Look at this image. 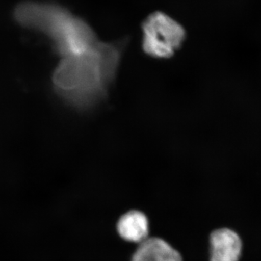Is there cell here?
Instances as JSON below:
<instances>
[{
    "instance_id": "3957f363",
    "label": "cell",
    "mask_w": 261,
    "mask_h": 261,
    "mask_svg": "<svg viewBox=\"0 0 261 261\" xmlns=\"http://www.w3.org/2000/svg\"><path fill=\"white\" fill-rule=\"evenodd\" d=\"M186 39V32L172 17L154 12L142 25V49L156 59H168L174 56Z\"/></svg>"
},
{
    "instance_id": "7a4b0ae2",
    "label": "cell",
    "mask_w": 261,
    "mask_h": 261,
    "mask_svg": "<svg viewBox=\"0 0 261 261\" xmlns=\"http://www.w3.org/2000/svg\"><path fill=\"white\" fill-rule=\"evenodd\" d=\"M14 17L22 27L47 36L62 58L87 51L99 41L87 22L58 5L23 2L15 8Z\"/></svg>"
},
{
    "instance_id": "277c9868",
    "label": "cell",
    "mask_w": 261,
    "mask_h": 261,
    "mask_svg": "<svg viewBox=\"0 0 261 261\" xmlns=\"http://www.w3.org/2000/svg\"><path fill=\"white\" fill-rule=\"evenodd\" d=\"M243 242L238 233L229 228L216 230L211 235V261H239Z\"/></svg>"
},
{
    "instance_id": "6da1fadb",
    "label": "cell",
    "mask_w": 261,
    "mask_h": 261,
    "mask_svg": "<svg viewBox=\"0 0 261 261\" xmlns=\"http://www.w3.org/2000/svg\"><path fill=\"white\" fill-rule=\"evenodd\" d=\"M126 43L99 40L87 51L62 58L51 78L55 93L78 111L102 102L116 80Z\"/></svg>"
},
{
    "instance_id": "8992f818",
    "label": "cell",
    "mask_w": 261,
    "mask_h": 261,
    "mask_svg": "<svg viewBox=\"0 0 261 261\" xmlns=\"http://www.w3.org/2000/svg\"><path fill=\"white\" fill-rule=\"evenodd\" d=\"M117 228L122 238L127 241L141 243L148 236V220L143 213L130 211L121 216Z\"/></svg>"
},
{
    "instance_id": "5b68a950",
    "label": "cell",
    "mask_w": 261,
    "mask_h": 261,
    "mask_svg": "<svg viewBox=\"0 0 261 261\" xmlns=\"http://www.w3.org/2000/svg\"><path fill=\"white\" fill-rule=\"evenodd\" d=\"M132 261H182L181 255L159 238H147L140 243Z\"/></svg>"
}]
</instances>
